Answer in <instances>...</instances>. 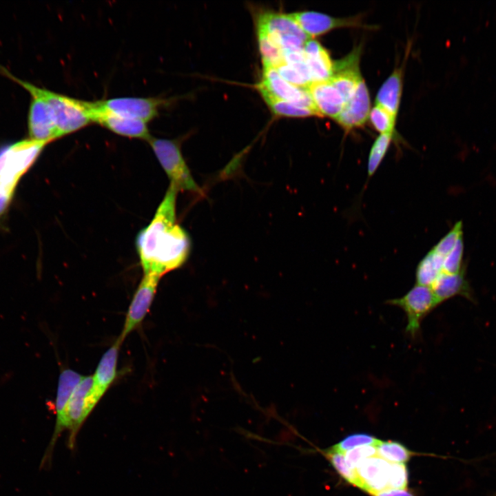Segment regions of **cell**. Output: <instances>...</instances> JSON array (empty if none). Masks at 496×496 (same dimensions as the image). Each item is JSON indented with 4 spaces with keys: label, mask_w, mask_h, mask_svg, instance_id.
I'll return each instance as SVG.
<instances>
[{
    "label": "cell",
    "mask_w": 496,
    "mask_h": 496,
    "mask_svg": "<svg viewBox=\"0 0 496 496\" xmlns=\"http://www.w3.org/2000/svg\"><path fill=\"white\" fill-rule=\"evenodd\" d=\"M178 192L169 185L151 222L136 236V248L143 274L162 277L182 267L189 257V236L176 221Z\"/></svg>",
    "instance_id": "6da1fadb"
},
{
    "label": "cell",
    "mask_w": 496,
    "mask_h": 496,
    "mask_svg": "<svg viewBox=\"0 0 496 496\" xmlns=\"http://www.w3.org/2000/svg\"><path fill=\"white\" fill-rule=\"evenodd\" d=\"M4 76L23 87L30 94L41 97L48 104L56 126L58 138L75 132L92 123L89 101L74 99L37 87L21 80L0 66Z\"/></svg>",
    "instance_id": "7a4b0ae2"
},
{
    "label": "cell",
    "mask_w": 496,
    "mask_h": 496,
    "mask_svg": "<svg viewBox=\"0 0 496 496\" xmlns=\"http://www.w3.org/2000/svg\"><path fill=\"white\" fill-rule=\"evenodd\" d=\"M46 142L23 139L0 150L3 168L0 174V194L12 198L21 176L33 165Z\"/></svg>",
    "instance_id": "3957f363"
},
{
    "label": "cell",
    "mask_w": 496,
    "mask_h": 496,
    "mask_svg": "<svg viewBox=\"0 0 496 496\" xmlns=\"http://www.w3.org/2000/svg\"><path fill=\"white\" fill-rule=\"evenodd\" d=\"M147 142L169 179L170 185L178 192L187 191L203 195L183 158L181 141L179 139L157 138L151 136Z\"/></svg>",
    "instance_id": "277c9868"
},
{
    "label": "cell",
    "mask_w": 496,
    "mask_h": 496,
    "mask_svg": "<svg viewBox=\"0 0 496 496\" xmlns=\"http://www.w3.org/2000/svg\"><path fill=\"white\" fill-rule=\"evenodd\" d=\"M256 28L265 33L284 52L302 50L310 39L290 14L265 11L257 17Z\"/></svg>",
    "instance_id": "5b68a950"
},
{
    "label": "cell",
    "mask_w": 496,
    "mask_h": 496,
    "mask_svg": "<svg viewBox=\"0 0 496 496\" xmlns=\"http://www.w3.org/2000/svg\"><path fill=\"white\" fill-rule=\"evenodd\" d=\"M386 304L404 311L407 320L405 331L413 338L418 335L424 318L439 305L431 289L420 285L400 298L388 300Z\"/></svg>",
    "instance_id": "8992f818"
},
{
    "label": "cell",
    "mask_w": 496,
    "mask_h": 496,
    "mask_svg": "<svg viewBox=\"0 0 496 496\" xmlns=\"http://www.w3.org/2000/svg\"><path fill=\"white\" fill-rule=\"evenodd\" d=\"M101 399L94 389L92 376H83L73 391L67 409L68 446L71 450L75 446L81 427Z\"/></svg>",
    "instance_id": "52a82bcc"
},
{
    "label": "cell",
    "mask_w": 496,
    "mask_h": 496,
    "mask_svg": "<svg viewBox=\"0 0 496 496\" xmlns=\"http://www.w3.org/2000/svg\"><path fill=\"white\" fill-rule=\"evenodd\" d=\"M83 378V375L69 368L62 369L59 374L54 402L56 415L54 429L42 458L40 468L49 466L51 463L54 446L63 431L66 430V413L70 397Z\"/></svg>",
    "instance_id": "ba28073f"
},
{
    "label": "cell",
    "mask_w": 496,
    "mask_h": 496,
    "mask_svg": "<svg viewBox=\"0 0 496 496\" xmlns=\"http://www.w3.org/2000/svg\"><path fill=\"white\" fill-rule=\"evenodd\" d=\"M161 278V276L153 273L143 274L128 307L123 327L118 336L122 342L144 320L154 301Z\"/></svg>",
    "instance_id": "9c48e42d"
},
{
    "label": "cell",
    "mask_w": 496,
    "mask_h": 496,
    "mask_svg": "<svg viewBox=\"0 0 496 496\" xmlns=\"http://www.w3.org/2000/svg\"><path fill=\"white\" fill-rule=\"evenodd\" d=\"M103 108L114 113L148 123L156 118L169 100L160 97H117L96 101Z\"/></svg>",
    "instance_id": "30bf717a"
},
{
    "label": "cell",
    "mask_w": 496,
    "mask_h": 496,
    "mask_svg": "<svg viewBox=\"0 0 496 496\" xmlns=\"http://www.w3.org/2000/svg\"><path fill=\"white\" fill-rule=\"evenodd\" d=\"M92 123H98L118 135L148 141L152 136L147 123L114 113L99 106L96 101H89Z\"/></svg>",
    "instance_id": "8fae6325"
},
{
    "label": "cell",
    "mask_w": 496,
    "mask_h": 496,
    "mask_svg": "<svg viewBox=\"0 0 496 496\" xmlns=\"http://www.w3.org/2000/svg\"><path fill=\"white\" fill-rule=\"evenodd\" d=\"M256 87L265 90L280 99L313 110L319 113L307 88L298 87L289 83L273 68L263 67L262 79L256 85Z\"/></svg>",
    "instance_id": "7c38bea8"
},
{
    "label": "cell",
    "mask_w": 496,
    "mask_h": 496,
    "mask_svg": "<svg viewBox=\"0 0 496 496\" xmlns=\"http://www.w3.org/2000/svg\"><path fill=\"white\" fill-rule=\"evenodd\" d=\"M290 15L310 39L338 28L364 26L360 17L337 18L313 11L297 12Z\"/></svg>",
    "instance_id": "4fadbf2b"
},
{
    "label": "cell",
    "mask_w": 496,
    "mask_h": 496,
    "mask_svg": "<svg viewBox=\"0 0 496 496\" xmlns=\"http://www.w3.org/2000/svg\"><path fill=\"white\" fill-rule=\"evenodd\" d=\"M360 47L354 49L343 59L333 61V71L329 80L347 103L354 94L362 79L359 70Z\"/></svg>",
    "instance_id": "5bb4252c"
},
{
    "label": "cell",
    "mask_w": 496,
    "mask_h": 496,
    "mask_svg": "<svg viewBox=\"0 0 496 496\" xmlns=\"http://www.w3.org/2000/svg\"><path fill=\"white\" fill-rule=\"evenodd\" d=\"M30 94L32 100L28 115L29 138L50 143L58 138L50 108L41 97L33 93Z\"/></svg>",
    "instance_id": "9a60e30c"
},
{
    "label": "cell",
    "mask_w": 496,
    "mask_h": 496,
    "mask_svg": "<svg viewBox=\"0 0 496 496\" xmlns=\"http://www.w3.org/2000/svg\"><path fill=\"white\" fill-rule=\"evenodd\" d=\"M370 111L369 90L364 80L362 79L354 94L345 103L335 121L345 132H349L363 126L369 118Z\"/></svg>",
    "instance_id": "2e32d148"
},
{
    "label": "cell",
    "mask_w": 496,
    "mask_h": 496,
    "mask_svg": "<svg viewBox=\"0 0 496 496\" xmlns=\"http://www.w3.org/2000/svg\"><path fill=\"white\" fill-rule=\"evenodd\" d=\"M390 462L378 455L362 461L356 472L362 482V490L374 495L389 488Z\"/></svg>",
    "instance_id": "e0dca14e"
},
{
    "label": "cell",
    "mask_w": 496,
    "mask_h": 496,
    "mask_svg": "<svg viewBox=\"0 0 496 496\" xmlns=\"http://www.w3.org/2000/svg\"><path fill=\"white\" fill-rule=\"evenodd\" d=\"M307 90L322 116H325L335 120L342 111L346 102L333 85L329 80L313 82Z\"/></svg>",
    "instance_id": "ac0fdd59"
},
{
    "label": "cell",
    "mask_w": 496,
    "mask_h": 496,
    "mask_svg": "<svg viewBox=\"0 0 496 496\" xmlns=\"http://www.w3.org/2000/svg\"><path fill=\"white\" fill-rule=\"evenodd\" d=\"M123 342L118 338L101 358L93 374L94 389L102 398L116 380L118 353Z\"/></svg>",
    "instance_id": "d6986e66"
},
{
    "label": "cell",
    "mask_w": 496,
    "mask_h": 496,
    "mask_svg": "<svg viewBox=\"0 0 496 496\" xmlns=\"http://www.w3.org/2000/svg\"><path fill=\"white\" fill-rule=\"evenodd\" d=\"M303 52L312 83L328 81L333 71V61L320 42L310 39L304 44Z\"/></svg>",
    "instance_id": "ffe728a7"
},
{
    "label": "cell",
    "mask_w": 496,
    "mask_h": 496,
    "mask_svg": "<svg viewBox=\"0 0 496 496\" xmlns=\"http://www.w3.org/2000/svg\"><path fill=\"white\" fill-rule=\"evenodd\" d=\"M439 304L457 296L472 300L465 271L457 274L442 273L430 287Z\"/></svg>",
    "instance_id": "44dd1931"
},
{
    "label": "cell",
    "mask_w": 496,
    "mask_h": 496,
    "mask_svg": "<svg viewBox=\"0 0 496 496\" xmlns=\"http://www.w3.org/2000/svg\"><path fill=\"white\" fill-rule=\"evenodd\" d=\"M403 68H396L380 87L376 105L386 110L397 117L402 92Z\"/></svg>",
    "instance_id": "7402d4cb"
},
{
    "label": "cell",
    "mask_w": 496,
    "mask_h": 496,
    "mask_svg": "<svg viewBox=\"0 0 496 496\" xmlns=\"http://www.w3.org/2000/svg\"><path fill=\"white\" fill-rule=\"evenodd\" d=\"M271 112L276 116L288 118L322 117L317 112L280 99L265 90L256 87Z\"/></svg>",
    "instance_id": "603a6c76"
},
{
    "label": "cell",
    "mask_w": 496,
    "mask_h": 496,
    "mask_svg": "<svg viewBox=\"0 0 496 496\" xmlns=\"http://www.w3.org/2000/svg\"><path fill=\"white\" fill-rule=\"evenodd\" d=\"M444 258L431 249L417 267L416 285L430 287L442 273Z\"/></svg>",
    "instance_id": "cb8c5ba5"
},
{
    "label": "cell",
    "mask_w": 496,
    "mask_h": 496,
    "mask_svg": "<svg viewBox=\"0 0 496 496\" xmlns=\"http://www.w3.org/2000/svg\"><path fill=\"white\" fill-rule=\"evenodd\" d=\"M257 36L263 67L276 69L285 61L282 49L265 33L257 31Z\"/></svg>",
    "instance_id": "d4e9b609"
},
{
    "label": "cell",
    "mask_w": 496,
    "mask_h": 496,
    "mask_svg": "<svg viewBox=\"0 0 496 496\" xmlns=\"http://www.w3.org/2000/svg\"><path fill=\"white\" fill-rule=\"evenodd\" d=\"M375 446L377 455L390 463L405 464L411 455V453L397 442L380 440Z\"/></svg>",
    "instance_id": "484cf974"
},
{
    "label": "cell",
    "mask_w": 496,
    "mask_h": 496,
    "mask_svg": "<svg viewBox=\"0 0 496 496\" xmlns=\"http://www.w3.org/2000/svg\"><path fill=\"white\" fill-rule=\"evenodd\" d=\"M326 455L333 467L344 480L362 489V482L356 471L349 466L344 454L331 448L327 451Z\"/></svg>",
    "instance_id": "4316f807"
},
{
    "label": "cell",
    "mask_w": 496,
    "mask_h": 496,
    "mask_svg": "<svg viewBox=\"0 0 496 496\" xmlns=\"http://www.w3.org/2000/svg\"><path fill=\"white\" fill-rule=\"evenodd\" d=\"M393 133L381 134L373 143L369 152L367 173L371 177L376 172L389 147Z\"/></svg>",
    "instance_id": "83f0119b"
},
{
    "label": "cell",
    "mask_w": 496,
    "mask_h": 496,
    "mask_svg": "<svg viewBox=\"0 0 496 496\" xmlns=\"http://www.w3.org/2000/svg\"><path fill=\"white\" fill-rule=\"evenodd\" d=\"M396 118L378 105L371 110L369 116L371 124L380 134L393 133Z\"/></svg>",
    "instance_id": "f1b7e54d"
},
{
    "label": "cell",
    "mask_w": 496,
    "mask_h": 496,
    "mask_svg": "<svg viewBox=\"0 0 496 496\" xmlns=\"http://www.w3.org/2000/svg\"><path fill=\"white\" fill-rule=\"evenodd\" d=\"M464 243L461 236L453 249L444 257L442 273L457 274L465 271L463 264Z\"/></svg>",
    "instance_id": "f546056e"
},
{
    "label": "cell",
    "mask_w": 496,
    "mask_h": 496,
    "mask_svg": "<svg viewBox=\"0 0 496 496\" xmlns=\"http://www.w3.org/2000/svg\"><path fill=\"white\" fill-rule=\"evenodd\" d=\"M380 442L373 436L366 433H354L340 441L332 448L343 454L346 452L363 446L376 445Z\"/></svg>",
    "instance_id": "4dcf8cb0"
},
{
    "label": "cell",
    "mask_w": 496,
    "mask_h": 496,
    "mask_svg": "<svg viewBox=\"0 0 496 496\" xmlns=\"http://www.w3.org/2000/svg\"><path fill=\"white\" fill-rule=\"evenodd\" d=\"M376 455L377 448L375 445L358 447L344 453L347 463L353 470H356L360 462L364 459Z\"/></svg>",
    "instance_id": "1f68e13d"
},
{
    "label": "cell",
    "mask_w": 496,
    "mask_h": 496,
    "mask_svg": "<svg viewBox=\"0 0 496 496\" xmlns=\"http://www.w3.org/2000/svg\"><path fill=\"white\" fill-rule=\"evenodd\" d=\"M408 472L405 464L390 463L389 488L406 489Z\"/></svg>",
    "instance_id": "d6a6232c"
},
{
    "label": "cell",
    "mask_w": 496,
    "mask_h": 496,
    "mask_svg": "<svg viewBox=\"0 0 496 496\" xmlns=\"http://www.w3.org/2000/svg\"><path fill=\"white\" fill-rule=\"evenodd\" d=\"M373 496H414V495L406 489L386 488L375 493Z\"/></svg>",
    "instance_id": "836d02e7"
}]
</instances>
